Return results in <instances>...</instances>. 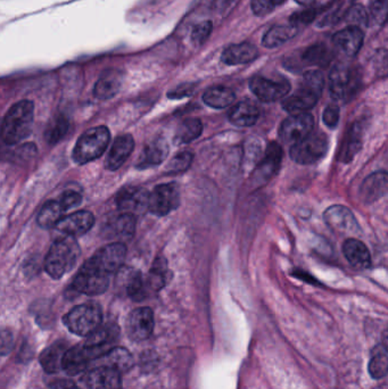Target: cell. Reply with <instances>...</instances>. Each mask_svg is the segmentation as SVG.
Instances as JSON below:
<instances>
[{
	"mask_svg": "<svg viewBox=\"0 0 388 389\" xmlns=\"http://www.w3.org/2000/svg\"><path fill=\"white\" fill-rule=\"evenodd\" d=\"M34 119V105L21 100L9 108L0 124V137L7 145H16L30 135Z\"/></svg>",
	"mask_w": 388,
	"mask_h": 389,
	"instance_id": "6da1fadb",
	"label": "cell"
},
{
	"mask_svg": "<svg viewBox=\"0 0 388 389\" xmlns=\"http://www.w3.org/2000/svg\"><path fill=\"white\" fill-rule=\"evenodd\" d=\"M325 87L323 73L316 70L305 72L299 89L283 102V107L288 113H304L319 102Z\"/></svg>",
	"mask_w": 388,
	"mask_h": 389,
	"instance_id": "7a4b0ae2",
	"label": "cell"
},
{
	"mask_svg": "<svg viewBox=\"0 0 388 389\" xmlns=\"http://www.w3.org/2000/svg\"><path fill=\"white\" fill-rule=\"evenodd\" d=\"M80 256V247L73 237L57 240L48 251L45 269L54 279H60L73 269Z\"/></svg>",
	"mask_w": 388,
	"mask_h": 389,
	"instance_id": "3957f363",
	"label": "cell"
},
{
	"mask_svg": "<svg viewBox=\"0 0 388 389\" xmlns=\"http://www.w3.org/2000/svg\"><path fill=\"white\" fill-rule=\"evenodd\" d=\"M111 139L106 126H96L81 136L73 150V159L78 164H87L104 154Z\"/></svg>",
	"mask_w": 388,
	"mask_h": 389,
	"instance_id": "277c9868",
	"label": "cell"
},
{
	"mask_svg": "<svg viewBox=\"0 0 388 389\" xmlns=\"http://www.w3.org/2000/svg\"><path fill=\"white\" fill-rule=\"evenodd\" d=\"M361 87V75L354 66L338 64L329 77V91L336 102L347 103Z\"/></svg>",
	"mask_w": 388,
	"mask_h": 389,
	"instance_id": "5b68a950",
	"label": "cell"
},
{
	"mask_svg": "<svg viewBox=\"0 0 388 389\" xmlns=\"http://www.w3.org/2000/svg\"><path fill=\"white\" fill-rule=\"evenodd\" d=\"M102 320L101 306L96 303H86L72 308L64 317V324L72 334L88 337L102 324Z\"/></svg>",
	"mask_w": 388,
	"mask_h": 389,
	"instance_id": "8992f818",
	"label": "cell"
},
{
	"mask_svg": "<svg viewBox=\"0 0 388 389\" xmlns=\"http://www.w3.org/2000/svg\"><path fill=\"white\" fill-rule=\"evenodd\" d=\"M110 284V275L97 267L93 261L88 260L79 270L73 282V289L77 293L89 296L105 293Z\"/></svg>",
	"mask_w": 388,
	"mask_h": 389,
	"instance_id": "52a82bcc",
	"label": "cell"
},
{
	"mask_svg": "<svg viewBox=\"0 0 388 389\" xmlns=\"http://www.w3.org/2000/svg\"><path fill=\"white\" fill-rule=\"evenodd\" d=\"M328 150L327 136L321 132H311L305 138L296 143L290 148V157L299 164L309 165L323 159Z\"/></svg>",
	"mask_w": 388,
	"mask_h": 389,
	"instance_id": "ba28073f",
	"label": "cell"
},
{
	"mask_svg": "<svg viewBox=\"0 0 388 389\" xmlns=\"http://www.w3.org/2000/svg\"><path fill=\"white\" fill-rule=\"evenodd\" d=\"M180 204V190L176 183H165L156 187L150 194L148 210L157 216H167Z\"/></svg>",
	"mask_w": 388,
	"mask_h": 389,
	"instance_id": "9c48e42d",
	"label": "cell"
},
{
	"mask_svg": "<svg viewBox=\"0 0 388 389\" xmlns=\"http://www.w3.org/2000/svg\"><path fill=\"white\" fill-rule=\"evenodd\" d=\"M314 119L312 114L296 113L287 117L281 123L279 136L285 144H296L306 136L310 135L313 130Z\"/></svg>",
	"mask_w": 388,
	"mask_h": 389,
	"instance_id": "30bf717a",
	"label": "cell"
},
{
	"mask_svg": "<svg viewBox=\"0 0 388 389\" xmlns=\"http://www.w3.org/2000/svg\"><path fill=\"white\" fill-rule=\"evenodd\" d=\"M250 88L261 102L272 103L284 98L290 93V84L285 79L273 80L264 77H254L250 82Z\"/></svg>",
	"mask_w": 388,
	"mask_h": 389,
	"instance_id": "8fae6325",
	"label": "cell"
},
{
	"mask_svg": "<svg viewBox=\"0 0 388 389\" xmlns=\"http://www.w3.org/2000/svg\"><path fill=\"white\" fill-rule=\"evenodd\" d=\"M150 192L143 187L128 186L119 190L117 196V205L121 213L136 216L148 210Z\"/></svg>",
	"mask_w": 388,
	"mask_h": 389,
	"instance_id": "7c38bea8",
	"label": "cell"
},
{
	"mask_svg": "<svg viewBox=\"0 0 388 389\" xmlns=\"http://www.w3.org/2000/svg\"><path fill=\"white\" fill-rule=\"evenodd\" d=\"M80 389H122L121 374L105 365H98L81 378Z\"/></svg>",
	"mask_w": 388,
	"mask_h": 389,
	"instance_id": "4fadbf2b",
	"label": "cell"
},
{
	"mask_svg": "<svg viewBox=\"0 0 388 389\" xmlns=\"http://www.w3.org/2000/svg\"><path fill=\"white\" fill-rule=\"evenodd\" d=\"M323 218L328 227L338 234L358 235L361 230L352 211L343 205L329 207Z\"/></svg>",
	"mask_w": 388,
	"mask_h": 389,
	"instance_id": "5bb4252c",
	"label": "cell"
},
{
	"mask_svg": "<svg viewBox=\"0 0 388 389\" xmlns=\"http://www.w3.org/2000/svg\"><path fill=\"white\" fill-rule=\"evenodd\" d=\"M154 313L150 308H136L129 315L127 322L129 337L134 341H146L154 331Z\"/></svg>",
	"mask_w": 388,
	"mask_h": 389,
	"instance_id": "9a60e30c",
	"label": "cell"
},
{
	"mask_svg": "<svg viewBox=\"0 0 388 389\" xmlns=\"http://www.w3.org/2000/svg\"><path fill=\"white\" fill-rule=\"evenodd\" d=\"M119 326L114 322H108V324H101L95 331L90 334L84 345L93 350L98 360L108 350H111L112 346L119 341Z\"/></svg>",
	"mask_w": 388,
	"mask_h": 389,
	"instance_id": "2e32d148",
	"label": "cell"
},
{
	"mask_svg": "<svg viewBox=\"0 0 388 389\" xmlns=\"http://www.w3.org/2000/svg\"><path fill=\"white\" fill-rule=\"evenodd\" d=\"M127 255V247L123 243H113L104 246L96 251L90 260L103 271L111 275L117 272L122 267Z\"/></svg>",
	"mask_w": 388,
	"mask_h": 389,
	"instance_id": "e0dca14e",
	"label": "cell"
},
{
	"mask_svg": "<svg viewBox=\"0 0 388 389\" xmlns=\"http://www.w3.org/2000/svg\"><path fill=\"white\" fill-rule=\"evenodd\" d=\"M95 225V216L88 211H79L70 216H64L56 225L57 230L67 237L82 236Z\"/></svg>",
	"mask_w": 388,
	"mask_h": 389,
	"instance_id": "ac0fdd59",
	"label": "cell"
},
{
	"mask_svg": "<svg viewBox=\"0 0 388 389\" xmlns=\"http://www.w3.org/2000/svg\"><path fill=\"white\" fill-rule=\"evenodd\" d=\"M97 360L91 348L86 345H78L75 348H67L62 361V369L70 376L81 374L87 369L90 361Z\"/></svg>",
	"mask_w": 388,
	"mask_h": 389,
	"instance_id": "d6986e66",
	"label": "cell"
},
{
	"mask_svg": "<svg viewBox=\"0 0 388 389\" xmlns=\"http://www.w3.org/2000/svg\"><path fill=\"white\" fill-rule=\"evenodd\" d=\"M363 32L356 27H347L338 31L332 37V44L342 54L347 57H354L363 45Z\"/></svg>",
	"mask_w": 388,
	"mask_h": 389,
	"instance_id": "ffe728a7",
	"label": "cell"
},
{
	"mask_svg": "<svg viewBox=\"0 0 388 389\" xmlns=\"http://www.w3.org/2000/svg\"><path fill=\"white\" fill-rule=\"evenodd\" d=\"M119 279L123 288L126 289L127 295L134 301H143L148 295L145 279L143 278L141 271L128 269L119 270Z\"/></svg>",
	"mask_w": 388,
	"mask_h": 389,
	"instance_id": "44dd1931",
	"label": "cell"
},
{
	"mask_svg": "<svg viewBox=\"0 0 388 389\" xmlns=\"http://www.w3.org/2000/svg\"><path fill=\"white\" fill-rule=\"evenodd\" d=\"M135 148V140L131 135H123L117 137L112 145L108 159L105 161V166L108 170H117L126 162L129 156L131 155Z\"/></svg>",
	"mask_w": 388,
	"mask_h": 389,
	"instance_id": "7402d4cb",
	"label": "cell"
},
{
	"mask_svg": "<svg viewBox=\"0 0 388 389\" xmlns=\"http://www.w3.org/2000/svg\"><path fill=\"white\" fill-rule=\"evenodd\" d=\"M123 74L117 70H108L105 71L98 81L96 82L93 93L101 100H108L113 98L122 86Z\"/></svg>",
	"mask_w": 388,
	"mask_h": 389,
	"instance_id": "603a6c76",
	"label": "cell"
},
{
	"mask_svg": "<svg viewBox=\"0 0 388 389\" xmlns=\"http://www.w3.org/2000/svg\"><path fill=\"white\" fill-rule=\"evenodd\" d=\"M169 154V145L164 138H156L143 148L137 166L139 169L153 168L161 164Z\"/></svg>",
	"mask_w": 388,
	"mask_h": 389,
	"instance_id": "cb8c5ba5",
	"label": "cell"
},
{
	"mask_svg": "<svg viewBox=\"0 0 388 389\" xmlns=\"http://www.w3.org/2000/svg\"><path fill=\"white\" fill-rule=\"evenodd\" d=\"M259 56V51L253 44L242 42L231 45L224 49L222 53L221 60L227 65H240L250 63Z\"/></svg>",
	"mask_w": 388,
	"mask_h": 389,
	"instance_id": "d4e9b609",
	"label": "cell"
},
{
	"mask_svg": "<svg viewBox=\"0 0 388 389\" xmlns=\"http://www.w3.org/2000/svg\"><path fill=\"white\" fill-rule=\"evenodd\" d=\"M343 253L349 263L358 270H366L370 267L371 256L365 244L360 240L351 239L345 240L343 244Z\"/></svg>",
	"mask_w": 388,
	"mask_h": 389,
	"instance_id": "484cf974",
	"label": "cell"
},
{
	"mask_svg": "<svg viewBox=\"0 0 388 389\" xmlns=\"http://www.w3.org/2000/svg\"><path fill=\"white\" fill-rule=\"evenodd\" d=\"M387 192V174L386 172H376L367 178L361 185L360 194L366 203L371 204L378 201Z\"/></svg>",
	"mask_w": 388,
	"mask_h": 389,
	"instance_id": "4316f807",
	"label": "cell"
},
{
	"mask_svg": "<svg viewBox=\"0 0 388 389\" xmlns=\"http://www.w3.org/2000/svg\"><path fill=\"white\" fill-rule=\"evenodd\" d=\"M362 136H363V129L360 123H354L349 126L338 154V159L341 162H351L354 159V156L360 152L362 147Z\"/></svg>",
	"mask_w": 388,
	"mask_h": 389,
	"instance_id": "83f0119b",
	"label": "cell"
},
{
	"mask_svg": "<svg viewBox=\"0 0 388 389\" xmlns=\"http://www.w3.org/2000/svg\"><path fill=\"white\" fill-rule=\"evenodd\" d=\"M260 108L251 100H244L233 106L229 112L230 122L237 126H252L260 117Z\"/></svg>",
	"mask_w": 388,
	"mask_h": 389,
	"instance_id": "f1b7e54d",
	"label": "cell"
},
{
	"mask_svg": "<svg viewBox=\"0 0 388 389\" xmlns=\"http://www.w3.org/2000/svg\"><path fill=\"white\" fill-rule=\"evenodd\" d=\"M67 343L64 341H56L49 348L42 350L40 354V364L48 374H55L62 369V361L67 350Z\"/></svg>",
	"mask_w": 388,
	"mask_h": 389,
	"instance_id": "f546056e",
	"label": "cell"
},
{
	"mask_svg": "<svg viewBox=\"0 0 388 389\" xmlns=\"http://www.w3.org/2000/svg\"><path fill=\"white\" fill-rule=\"evenodd\" d=\"M281 159H283V150L277 143H270L266 150L264 159L261 161L257 166V174L261 179L269 180L277 173L280 168Z\"/></svg>",
	"mask_w": 388,
	"mask_h": 389,
	"instance_id": "4dcf8cb0",
	"label": "cell"
},
{
	"mask_svg": "<svg viewBox=\"0 0 388 389\" xmlns=\"http://www.w3.org/2000/svg\"><path fill=\"white\" fill-rule=\"evenodd\" d=\"M98 360L102 364L117 370L119 374L127 372L134 367V357L128 350L123 348H112Z\"/></svg>",
	"mask_w": 388,
	"mask_h": 389,
	"instance_id": "1f68e13d",
	"label": "cell"
},
{
	"mask_svg": "<svg viewBox=\"0 0 388 389\" xmlns=\"http://www.w3.org/2000/svg\"><path fill=\"white\" fill-rule=\"evenodd\" d=\"M170 280V271L167 269V262L164 258H157L153 263L148 277L145 280L147 291H159Z\"/></svg>",
	"mask_w": 388,
	"mask_h": 389,
	"instance_id": "d6a6232c",
	"label": "cell"
},
{
	"mask_svg": "<svg viewBox=\"0 0 388 389\" xmlns=\"http://www.w3.org/2000/svg\"><path fill=\"white\" fill-rule=\"evenodd\" d=\"M297 32H299L297 27H294L292 25H276V27H271L263 37V47L277 48L279 46L284 45L285 42L293 39Z\"/></svg>",
	"mask_w": 388,
	"mask_h": 389,
	"instance_id": "836d02e7",
	"label": "cell"
},
{
	"mask_svg": "<svg viewBox=\"0 0 388 389\" xmlns=\"http://www.w3.org/2000/svg\"><path fill=\"white\" fill-rule=\"evenodd\" d=\"M236 96L230 88L215 86L206 90L203 100L206 105L213 108H224L233 104Z\"/></svg>",
	"mask_w": 388,
	"mask_h": 389,
	"instance_id": "e575fe53",
	"label": "cell"
},
{
	"mask_svg": "<svg viewBox=\"0 0 388 389\" xmlns=\"http://www.w3.org/2000/svg\"><path fill=\"white\" fill-rule=\"evenodd\" d=\"M203 132V124L200 119L191 117L180 124L174 135V143L176 145H185L198 139Z\"/></svg>",
	"mask_w": 388,
	"mask_h": 389,
	"instance_id": "d590c367",
	"label": "cell"
},
{
	"mask_svg": "<svg viewBox=\"0 0 388 389\" xmlns=\"http://www.w3.org/2000/svg\"><path fill=\"white\" fill-rule=\"evenodd\" d=\"M63 207L60 202H47L38 216V225L44 229L56 227L57 223L63 218Z\"/></svg>",
	"mask_w": 388,
	"mask_h": 389,
	"instance_id": "8d00e7d4",
	"label": "cell"
},
{
	"mask_svg": "<svg viewBox=\"0 0 388 389\" xmlns=\"http://www.w3.org/2000/svg\"><path fill=\"white\" fill-rule=\"evenodd\" d=\"M332 58V53L323 44L310 46L302 54V60L309 65L327 66Z\"/></svg>",
	"mask_w": 388,
	"mask_h": 389,
	"instance_id": "74e56055",
	"label": "cell"
},
{
	"mask_svg": "<svg viewBox=\"0 0 388 389\" xmlns=\"http://www.w3.org/2000/svg\"><path fill=\"white\" fill-rule=\"evenodd\" d=\"M387 350L386 346H377L373 350L370 362H369V374L375 379L385 377L387 374Z\"/></svg>",
	"mask_w": 388,
	"mask_h": 389,
	"instance_id": "f35d334b",
	"label": "cell"
},
{
	"mask_svg": "<svg viewBox=\"0 0 388 389\" xmlns=\"http://www.w3.org/2000/svg\"><path fill=\"white\" fill-rule=\"evenodd\" d=\"M136 231V216L122 213L113 222V232L119 240L131 239Z\"/></svg>",
	"mask_w": 388,
	"mask_h": 389,
	"instance_id": "ab89813d",
	"label": "cell"
},
{
	"mask_svg": "<svg viewBox=\"0 0 388 389\" xmlns=\"http://www.w3.org/2000/svg\"><path fill=\"white\" fill-rule=\"evenodd\" d=\"M69 130V121L64 117H55L45 132V139L49 145H55L62 140Z\"/></svg>",
	"mask_w": 388,
	"mask_h": 389,
	"instance_id": "60d3db41",
	"label": "cell"
},
{
	"mask_svg": "<svg viewBox=\"0 0 388 389\" xmlns=\"http://www.w3.org/2000/svg\"><path fill=\"white\" fill-rule=\"evenodd\" d=\"M345 20H347L349 27H356L358 29L367 27L368 23H369L367 11L360 5L351 7L347 12Z\"/></svg>",
	"mask_w": 388,
	"mask_h": 389,
	"instance_id": "b9f144b4",
	"label": "cell"
},
{
	"mask_svg": "<svg viewBox=\"0 0 388 389\" xmlns=\"http://www.w3.org/2000/svg\"><path fill=\"white\" fill-rule=\"evenodd\" d=\"M213 25L211 21H204L202 23H198L196 27L193 29L191 32V40L195 45H203L206 40L209 39L211 33H212Z\"/></svg>",
	"mask_w": 388,
	"mask_h": 389,
	"instance_id": "7bdbcfd3",
	"label": "cell"
},
{
	"mask_svg": "<svg viewBox=\"0 0 388 389\" xmlns=\"http://www.w3.org/2000/svg\"><path fill=\"white\" fill-rule=\"evenodd\" d=\"M194 156L190 152H183L174 156V159L169 164V171L172 173H180L187 170L193 163Z\"/></svg>",
	"mask_w": 388,
	"mask_h": 389,
	"instance_id": "ee69618b",
	"label": "cell"
},
{
	"mask_svg": "<svg viewBox=\"0 0 388 389\" xmlns=\"http://www.w3.org/2000/svg\"><path fill=\"white\" fill-rule=\"evenodd\" d=\"M286 0H252L251 7L255 15L269 14L276 7L280 6Z\"/></svg>",
	"mask_w": 388,
	"mask_h": 389,
	"instance_id": "f6af8a7d",
	"label": "cell"
},
{
	"mask_svg": "<svg viewBox=\"0 0 388 389\" xmlns=\"http://www.w3.org/2000/svg\"><path fill=\"white\" fill-rule=\"evenodd\" d=\"M317 14V9L314 8L304 9V11H301V12L295 13L290 18V25L297 27L302 25H309V23L313 21Z\"/></svg>",
	"mask_w": 388,
	"mask_h": 389,
	"instance_id": "bcb514c9",
	"label": "cell"
},
{
	"mask_svg": "<svg viewBox=\"0 0 388 389\" xmlns=\"http://www.w3.org/2000/svg\"><path fill=\"white\" fill-rule=\"evenodd\" d=\"M371 16L378 23H384L387 16V0H373L370 4Z\"/></svg>",
	"mask_w": 388,
	"mask_h": 389,
	"instance_id": "7dc6e473",
	"label": "cell"
},
{
	"mask_svg": "<svg viewBox=\"0 0 388 389\" xmlns=\"http://www.w3.org/2000/svg\"><path fill=\"white\" fill-rule=\"evenodd\" d=\"M58 202L63 207V210L67 211L80 205L81 202H82V196L75 190H66Z\"/></svg>",
	"mask_w": 388,
	"mask_h": 389,
	"instance_id": "c3c4849f",
	"label": "cell"
},
{
	"mask_svg": "<svg viewBox=\"0 0 388 389\" xmlns=\"http://www.w3.org/2000/svg\"><path fill=\"white\" fill-rule=\"evenodd\" d=\"M323 117L325 126L330 129H334L337 126L338 121H340V107L336 104H330L325 107Z\"/></svg>",
	"mask_w": 388,
	"mask_h": 389,
	"instance_id": "681fc988",
	"label": "cell"
},
{
	"mask_svg": "<svg viewBox=\"0 0 388 389\" xmlns=\"http://www.w3.org/2000/svg\"><path fill=\"white\" fill-rule=\"evenodd\" d=\"M14 345V337L8 329H0V355L11 353Z\"/></svg>",
	"mask_w": 388,
	"mask_h": 389,
	"instance_id": "f907efd6",
	"label": "cell"
},
{
	"mask_svg": "<svg viewBox=\"0 0 388 389\" xmlns=\"http://www.w3.org/2000/svg\"><path fill=\"white\" fill-rule=\"evenodd\" d=\"M195 88H196V84H180V86L174 88L172 91L169 93V98L181 99L183 97L191 96L195 91Z\"/></svg>",
	"mask_w": 388,
	"mask_h": 389,
	"instance_id": "816d5d0a",
	"label": "cell"
},
{
	"mask_svg": "<svg viewBox=\"0 0 388 389\" xmlns=\"http://www.w3.org/2000/svg\"><path fill=\"white\" fill-rule=\"evenodd\" d=\"M51 389H80L75 383L70 381H58L51 386Z\"/></svg>",
	"mask_w": 388,
	"mask_h": 389,
	"instance_id": "f5cc1de1",
	"label": "cell"
},
{
	"mask_svg": "<svg viewBox=\"0 0 388 389\" xmlns=\"http://www.w3.org/2000/svg\"><path fill=\"white\" fill-rule=\"evenodd\" d=\"M0 140H3V139H1V137H0Z\"/></svg>",
	"mask_w": 388,
	"mask_h": 389,
	"instance_id": "db71d44e",
	"label": "cell"
},
{
	"mask_svg": "<svg viewBox=\"0 0 388 389\" xmlns=\"http://www.w3.org/2000/svg\"><path fill=\"white\" fill-rule=\"evenodd\" d=\"M314 1H316V0H314Z\"/></svg>",
	"mask_w": 388,
	"mask_h": 389,
	"instance_id": "11a10c76",
	"label": "cell"
}]
</instances>
